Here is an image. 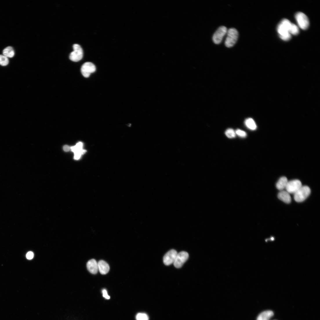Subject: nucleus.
Instances as JSON below:
<instances>
[{
  "instance_id": "obj_18",
  "label": "nucleus",
  "mask_w": 320,
  "mask_h": 320,
  "mask_svg": "<svg viewBox=\"0 0 320 320\" xmlns=\"http://www.w3.org/2000/svg\"><path fill=\"white\" fill-rule=\"evenodd\" d=\"M289 33L290 34L294 35L298 34L299 33V30L298 26L295 24L292 23Z\"/></svg>"
},
{
  "instance_id": "obj_3",
  "label": "nucleus",
  "mask_w": 320,
  "mask_h": 320,
  "mask_svg": "<svg viewBox=\"0 0 320 320\" xmlns=\"http://www.w3.org/2000/svg\"><path fill=\"white\" fill-rule=\"evenodd\" d=\"M296 19L299 27L303 30L307 29L309 26V21L307 17L303 12H299L296 13Z\"/></svg>"
},
{
  "instance_id": "obj_16",
  "label": "nucleus",
  "mask_w": 320,
  "mask_h": 320,
  "mask_svg": "<svg viewBox=\"0 0 320 320\" xmlns=\"http://www.w3.org/2000/svg\"><path fill=\"white\" fill-rule=\"evenodd\" d=\"M3 55L7 58H12L15 55L14 49L10 46L6 48L3 50Z\"/></svg>"
},
{
  "instance_id": "obj_19",
  "label": "nucleus",
  "mask_w": 320,
  "mask_h": 320,
  "mask_svg": "<svg viewBox=\"0 0 320 320\" xmlns=\"http://www.w3.org/2000/svg\"><path fill=\"white\" fill-rule=\"evenodd\" d=\"M226 136L228 138L232 139L236 137V133L235 131L232 129H228L225 132Z\"/></svg>"
},
{
  "instance_id": "obj_24",
  "label": "nucleus",
  "mask_w": 320,
  "mask_h": 320,
  "mask_svg": "<svg viewBox=\"0 0 320 320\" xmlns=\"http://www.w3.org/2000/svg\"><path fill=\"white\" fill-rule=\"evenodd\" d=\"M103 297L106 299H110V297L108 295L107 291L106 290L104 289L102 291Z\"/></svg>"
},
{
  "instance_id": "obj_22",
  "label": "nucleus",
  "mask_w": 320,
  "mask_h": 320,
  "mask_svg": "<svg viewBox=\"0 0 320 320\" xmlns=\"http://www.w3.org/2000/svg\"><path fill=\"white\" fill-rule=\"evenodd\" d=\"M235 133L238 136L242 138H245L247 136L246 132L240 129H237Z\"/></svg>"
},
{
  "instance_id": "obj_15",
  "label": "nucleus",
  "mask_w": 320,
  "mask_h": 320,
  "mask_svg": "<svg viewBox=\"0 0 320 320\" xmlns=\"http://www.w3.org/2000/svg\"><path fill=\"white\" fill-rule=\"evenodd\" d=\"M273 315L274 313L271 311H265L259 315L257 320H270Z\"/></svg>"
},
{
  "instance_id": "obj_14",
  "label": "nucleus",
  "mask_w": 320,
  "mask_h": 320,
  "mask_svg": "<svg viewBox=\"0 0 320 320\" xmlns=\"http://www.w3.org/2000/svg\"><path fill=\"white\" fill-rule=\"evenodd\" d=\"M288 181L287 178L285 177L280 178L276 184L277 189L280 191L286 189Z\"/></svg>"
},
{
  "instance_id": "obj_5",
  "label": "nucleus",
  "mask_w": 320,
  "mask_h": 320,
  "mask_svg": "<svg viewBox=\"0 0 320 320\" xmlns=\"http://www.w3.org/2000/svg\"><path fill=\"white\" fill-rule=\"evenodd\" d=\"M227 32V29L226 27L224 26H220L213 35L212 41L213 43L217 45L220 44Z\"/></svg>"
},
{
  "instance_id": "obj_13",
  "label": "nucleus",
  "mask_w": 320,
  "mask_h": 320,
  "mask_svg": "<svg viewBox=\"0 0 320 320\" xmlns=\"http://www.w3.org/2000/svg\"><path fill=\"white\" fill-rule=\"evenodd\" d=\"M83 143L82 142H79L75 146L71 147L70 149L74 154H78L81 156L86 152V150L83 149Z\"/></svg>"
},
{
  "instance_id": "obj_17",
  "label": "nucleus",
  "mask_w": 320,
  "mask_h": 320,
  "mask_svg": "<svg viewBox=\"0 0 320 320\" xmlns=\"http://www.w3.org/2000/svg\"><path fill=\"white\" fill-rule=\"evenodd\" d=\"M245 124L246 126L250 129L255 130L257 128V126L254 120L251 118H249L246 119Z\"/></svg>"
},
{
  "instance_id": "obj_12",
  "label": "nucleus",
  "mask_w": 320,
  "mask_h": 320,
  "mask_svg": "<svg viewBox=\"0 0 320 320\" xmlns=\"http://www.w3.org/2000/svg\"><path fill=\"white\" fill-rule=\"evenodd\" d=\"M278 198L284 202L289 204L291 201L290 194L286 191L282 190L280 192L278 195Z\"/></svg>"
},
{
  "instance_id": "obj_4",
  "label": "nucleus",
  "mask_w": 320,
  "mask_h": 320,
  "mask_svg": "<svg viewBox=\"0 0 320 320\" xmlns=\"http://www.w3.org/2000/svg\"><path fill=\"white\" fill-rule=\"evenodd\" d=\"M74 50L70 56V59L72 61L78 62L81 60L83 57L82 48L79 45L75 44L73 46Z\"/></svg>"
},
{
  "instance_id": "obj_8",
  "label": "nucleus",
  "mask_w": 320,
  "mask_h": 320,
  "mask_svg": "<svg viewBox=\"0 0 320 320\" xmlns=\"http://www.w3.org/2000/svg\"><path fill=\"white\" fill-rule=\"evenodd\" d=\"M96 69V66L94 64L90 62H87L82 65L81 72L84 77L88 78L91 73L95 72Z\"/></svg>"
},
{
  "instance_id": "obj_2",
  "label": "nucleus",
  "mask_w": 320,
  "mask_h": 320,
  "mask_svg": "<svg viewBox=\"0 0 320 320\" xmlns=\"http://www.w3.org/2000/svg\"><path fill=\"white\" fill-rule=\"evenodd\" d=\"M310 193L311 190L309 187L302 186L294 194V199L297 202H303L309 197Z\"/></svg>"
},
{
  "instance_id": "obj_10",
  "label": "nucleus",
  "mask_w": 320,
  "mask_h": 320,
  "mask_svg": "<svg viewBox=\"0 0 320 320\" xmlns=\"http://www.w3.org/2000/svg\"><path fill=\"white\" fill-rule=\"evenodd\" d=\"M87 266L88 271L92 274H96L99 271L98 263L94 259L89 260L87 263Z\"/></svg>"
},
{
  "instance_id": "obj_1",
  "label": "nucleus",
  "mask_w": 320,
  "mask_h": 320,
  "mask_svg": "<svg viewBox=\"0 0 320 320\" xmlns=\"http://www.w3.org/2000/svg\"><path fill=\"white\" fill-rule=\"evenodd\" d=\"M227 36L225 40V44L226 47L230 48L236 43L239 37L238 31L234 28H231L228 30Z\"/></svg>"
},
{
  "instance_id": "obj_6",
  "label": "nucleus",
  "mask_w": 320,
  "mask_h": 320,
  "mask_svg": "<svg viewBox=\"0 0 320 320\" xmlns=\"http://www.w3.org/2000/svg\"><path fill=\"white\" fill-rule=\"evenodd\" d=\"M300 181L296 179L288 181L286 187V191L290 194H294L302 186Z\"/></svg>"
},
{
  "instance_id": "obj_25",
  "label": "nucleus",
  "mask_w": 320,
  "mask_h": 320,
  "mask_svg": "<svg viewBox=\"0 0 320 320\" xmlns=\"http://www.w3.org/2000/svg\"><path fill=\"white\" fill-rule=\"evenodd\" d=\"M70 149H71L70 148V146L68 145H65L63 146V150L65 152H69Z\"/></svg>"
},
{
  "instance_id": "obj_21",
  "label": "nucleus",
  "mask_w": 320,
  "mask_h": 320,
  "mask_svg": "<svg viewBox=\"0 0 320 320\" xmlns=\"http://www.w3.org/2000/svg\"><path fill=\"white\" fill-rule=\"evenodd\" d=\"M137 320H149V317L147 315L144 313H139L137 314L136 317Z\"/></svg>"
},
{
  "instance_id": "obj_9",
  "label": "nucleus",
  "mask_w": 320,
  "mask_h": 320,
  "mask_svg": "<svg viewBox=\"0 0 320 320\" xmlns=\"http://www.w3.org/2000/svg\"><path fill=\"white\" fill-rule=\"evenodd\" d=\"M178 253L176 250L172 249L168 251L165 255L163 259L164 264L169 266L174 263Z\"/></svg>"
},
{
  "instance_id": "obj_23",
  "label": "nucleus",
  "mask_w": 320,
  "mask_h": 320,
  "mask_svg": "<svg viewBox=\"0 0 320 320\" xmlns=\"http://www.w3.org/2000/svg\"><path fill=\"white\" fill-rule=\"evenodd\" d=\"M34 254L33 252L32 251L29 252L27 253L26 257L29 260L32 259L34 257Z\"/></svg>"
},
{
  "instance_id": "obj_7",
  "label": "nucleus",
  "mask_w": 320,
  "mask_h": 320,
  "mask_svg": "<svg viewBox=\"0 0 320 320\" xmlns=\"http://www.w3.org/2000/svg\"><path fill=\"white\" fill-rule=\"evenodd\" d=\"M189 257L188 253L185 251H181L178 253L173 264L177 268L181 267L184 263L188 260Z\"/></svg>"
},
{
  "instance_id": "obj_20",
  "label": "nucleus",
  "mask_w": 320,
  "mask_h": 320,
  "mask_svg": "<svg viewBox=\"0 0 320 320\" xmlns=\"http://www.w3.org/2000/svg\"><path fill=\"white\" fill-rule=\"evenodd\" d=\"M9 62L8 58L3 55H0V65L5 66L8 64Z\"/></svg>"
},
{
  "instance_id": "obj_11",
  "label": "nucleus",
  "mask_w": 320,
  "mask_h": 320,
  "mask_svg": "<svg viewBox=\"0 0 320 320\" xmlns=\"http://www.w3.org/2000/svg\"><path fill=\"white\" fill-rule=\"evenodd\" d=\"M99 270L101 274H106L108 273L110 267L108 264L103 260H100L98 263Z\"/></svg>"
}]
</instances>
